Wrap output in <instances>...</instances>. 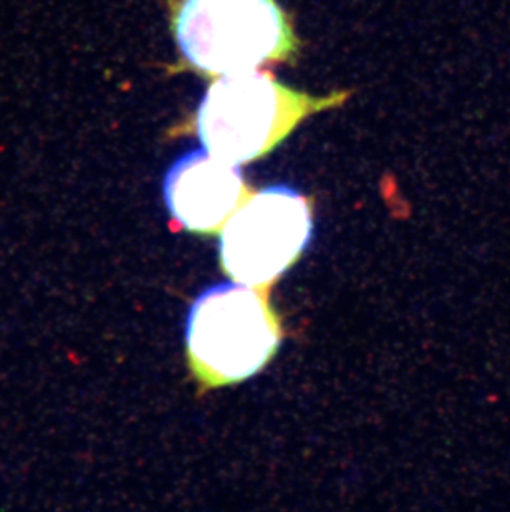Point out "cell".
<instances>
[{
  "instance_id": "1",
  "label": "cell",
  "mask_w": 510,
  "mask_h": 512,
  "mask_svg": "<svg viewBox=\"0 0 510 512\" xmlns=\"http://www.w3.org/2000/svg\"><path fill=\"white\" fill-rule=\"evenodd\" d=\"M343 97H310L255 70L224 75L199 103L196 130L212 156L246 165L274 150L310 113L333 107Z\"/></svg>"
},
{
  "instance_id": "2",
  "label": "cell",
  "mask_w": 510,
  "mask_h": 512,
  "mask_svg": "<svg viewBox=\"0 0 510 512\" xmlns=\"http://www.w3.org/2000/svg\"><path fill=\"white\" fill-rule=\"evenodd\" d=\"M173 29L186 62L209 77L251 72L297 52L275 0H181Z\"/></svg>"
},
{
  "instance_id": "3",
  "label": "cell",
  "mask_w": 510,
  "mask_h": 512,
  "mask_svg": "<svg viewBox=\"0 0 510 512\" xmlns=\"http://www.w3.org/2000/svg\"><path fill=\"white\" fill-rule=\"evenodd\" d=\"M186 340L196 375L221 387L259 372L279 348L280 329L259 290L234 282L199 295L189 310Z\"/></svg>"
},
{
  "instance_id": "4",
  "label": "cell",
  "mask_w": 510,
  "mask_h": 512,
  "mask_svg": "<svg viewBox=\"0 0 510 512\" xmlns=\"http://www.w3.org/2000/svg\"><path fill=\"white\" fill-rule=\"evenodd\" d=\"M313 223L307 199L270 186L246 199L221 229V262L232 281L265 289L305 251Z\"/></svg>"
},
{
  "instance_id": "5",
  "label": "cell",
  "mask_w": 510,
  "mask_h": 512,
  "mask_svg": "<svg viewBox=\"0 0 510 512\" xmlns=\"http://www.w3.org/2000/svg\"><path fill=\"white\" fill-rule=\"evenodd\" d=\"M164 199L184 229L214 234L246 201V184L239 166L196 150L176 161L166 174Z\"/></svg>"
}]
</instances>
